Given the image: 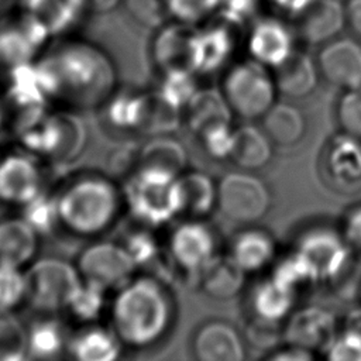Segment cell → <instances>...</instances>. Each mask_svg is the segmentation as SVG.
<instances>
[{
  "instance_id": "obj_3",
  "label": "cell",
  "mask_w": 361,
  "mask_h": 361,
  "mask_svg": "<svg viewBox=\"0 0 361 361\" xmlns=\"http://www.w3.org/2000/svg\"><path fill=\"white\" fill-rule=\"evenodd\" d=\"M59 230L78 238H99L126 212L123 188L109 175L80 171L54 190Z\"/></svg>"
},
{
  "instance_id": "obj_36",
  "label": "cell",
  "mask_w": 361,
  "mask_h": 361,
  "mask_svg": "<svg viewBox=\"0 0 361 361\" xmlns=\"http://www.w3.org/2000/svg\"><path fill=\"white\" fill-rule=\"evenodd\" d=\"M107 293L106 289L82 281L63 313L79 324L99 322L103 313H107L109 309Z\"/></svg>"
},
{
  "instance_id": "obj_1",
  "label": "cell",
  "mask_w": 361,
  "mask_h": 361,
  "mask_svg": "<svg viewBox=\"0 0 361 361\" xmlns=\"http://www.w3.org/2000/svg\"><path fill=\"white\" fill-rule=\"evenodd\" d=\"M37 62L51 103L78 113L97 111L118 86L113 58L87 39L62 37Z\"/></svg>"
},
{
  "instance_id": "obj_18",
  "label": "cell",
  "mask_w": 361,
  "mask_h": 361,
  "mask_svg": "<svg viewBox=\"0 0 361 361\" xmlns=\"http://www.w3.org/2000/svg\"><path fill=\"white\" fill-rule=\"evenodd\" d=\"M292 24L299 42L322 47L347 30L345 3L344 0H312L292 20Z\"/></svg>"
},
{
  "instance_id": "obj_41",
  "label": "cell",
  "mask_w": 361,
  "mask_h": 361,
  "mask_svg": "<svg viewBox=\"0 0 361 361\" xmlns=\"http://www.w3.org/2000/svg\"><path fill=\"white\" fill-rule=\"evenodd\" d=\"M173 21L197 27L219 14L220 0H166Z\"/></svg>"
},
{
  "instance_id": "obj_2",
  "label": "cell",
  "mask_w": 361,
  "mask_h": 361,
  "mask_svg": "<svg viewBox=\"0 0 361 361\" xmlns=\"http://www.w3.org/2000/svg\"><path fill=\"white\" fill-rule=\"evenodd\" d=\"M107 317V324L124 350L148 351L172 331L176 302L172 290L159 276L135 274L113 292Z\"/></svg>"
},
{
  "instance_id": "obj_26",
  "label": "cell",
  "mask_w": 361,
  "mask_h": 361,
  "mask_svg": "<svg viewBox=\"0 0 361 361\" xmlns=\"http://www.w3.org/2000/svg\"><path fill=\"white\" fill-rule=\"evenodd\" d=\"M41 235L21 216L0 219V264L27 268L38 254Z\"/></svg>"
},
{
  "instance_id": "obj_8",
  "label": "cell",
  "mask_w": 361,
  "mask_h": 361,
  "mask_svg": "<svg viewBox=\"0 0 361 361\" xmlns=\"http://www.w3.org/2000/svg\"><path fill=\"white\" fill-rule=\"evenodd\" d=\"M272 207L268 185L252 171L237 168L217 180V209L233 223L255 224Z\"/></svg>"
},
{
  "instance_id": "obj_53",
  "label": "cell",
  "mask_w": 361,
  "mask_h": 361,
  "mask_svg": "<svg viewBox=\"0 0 361 361\" xmlns=\"http://www.w3.org/2000/svg\"><path fill=\"white\" fill-rule=\"evenodd\" d=\"M344 3L347 30H350L354 37L361 39V0H344Z\"/></svg>"
},
{
  "instance_id": "obj_38",
  "label": "cell",
  "mask_w": 361,
  "mask_h": 361,
  "mask_svg": "<svg viewBox=\"0 0 361 361\" xmlns=\"http://www.w3.org/2000/svg\"><path fill=\"white\" fill-rule=\"evenodd\" d=\"M271 276L298 293L300 289L320 282L312 265L296 248L274 261Z\"/></svg>"
},
{
  "instance_id": "obj_45",
  "label": "cell",
  "mask_w": 361,
  "mask_h": 361,
  "mask_svg": "<svg viewBox=\"0 0 361 361\" xmlns=\"http://www.w3.org/2000/svg\"><path fill=\"white\" fill-rule=\"evenodd\" d=\"M336 118L343 133L361 138V85L343 90L336 106Z\"/></svg>"
},
{
  "instance_id": "obj_4",
  "label": "cell",
  "mask_w": 361,
  "mask_h": 361,
  "mask_svg": "<svg viewBox=\"0 0 361 361\" xmlns=\"http://www.w3.org/2000/svg\"><path fill=\"white\" fill-rule=\"evenodd\" d=\"M10 127L21 148L44 162L69 164L85 149L87 131L78 111L44 107L11 118Z\"/></svg>"
},
{
  "instance_id": "obj_21",
  "label": "cell",
  "mask_w": 361,
  "mask_h": 361,
  "mask_svg": "<svg viewBox=\"0 0 361 361\" xmlns=\"http://www.w3.org/2000/svg\"><path fill=\"white\" fill-rule=\"evenodd\" d=\"M149 104V92L137 87L117 89L97 110L100 113L102 124L116 135L131 137L134 134H144Z\"/></svg>"
},
{
  "instance_id": "obj_17",
  "label": "cell",
  "mask_w": 361,
  "mask_h": 361,
  "mask_svg": "<svg viewBox=\"0 0 361 361\" xmlns=\"http://www.w3.org/2000/svg\"><path fill=\"white\" fill-rule=\"evenodd\" d=\"M317 66L327 83L345 90L361 85V39L340 35L319 47Z\"/></svg>"
},
{
  "instance_id": "obj_25",
  "label": "cell",
  "mask_w": 361,
  "mask_h": 361,
  "mask_svg": "<svg viewBox=\"0 0 361 361\" xmlns=\"http://www.w3.org/2000/svg\"><path fill=\"white\" fill-rule=\"evenodd\" d=\"M124 351L109 324L93 322L71 331L66 354L76 361H114Z\"/></svg>"
},
{
  "instance_id": "obj_30",
  "label": "cell",
  "mask_w": 361,
  "mask_h": 361,
  "mask_svg": "<svg viewBox=\"0 0 361 361\" xmlns=\"http://www.w3.org/2000/svg\"><path fill=\"white\" fill-rule=\"evenodd\" d=\"M296 299L298 292L269 275L267 279L255 283L250 293V316L283 324L288 316L295 310Z\"/></svg>"
},
{
  "instance_id": "obj_19",
  "label": "cell",
  "mask_w": 361,
  "mask_h": 361,
  "mask_svg": "<svg viewBox=\"0 0 361 361\" xmlns=\"http://www.w3.org/2000/svg\"><path fill=\"white\" fill-rule=\"evenodd\" d=\"M196 27L169 20L159 28L149 44V56L159 73L193 71V45ZM195 72V71H193Z\"/></svg>"
},
{
  "instance_id": "obj_20",
  "label": "cell",
  "mask_w": 361,
  "mask_h": 361,
  "mask_svg": "<svg viewBox=\"0 0 361 361\" xmlns=\"http://www.w3.org/2000/svg\"><path fill=\"white\" fill-rule=\"evenodd\" d=\"M190 350L199 361H244L247 344L244 334L230 322L212 319L193 333Z\"/></svg>"
},
{
  "instance_id": "obj_51",
  "label": "cell",
  "mask_w": 361,
  "mask_h": 361,
  "mask_svg": "<svg viewBox=\"0 0 361 361\" xmlns=\"http://www.w3.org/2000/svg\"><path fill=\"white\" fill-rule=\"evenodd\" d=\"M310 1L312 0H264V7L267 11L292 21L307 7Z\"/></svg>"
},
{
  "instance_id": "obj_40",
  "label": "cell",
  "mask_w": 361,
  "mask_h": 361,
  "mask_svg": "<svg viewBox=\"0 0 361 361\" xmlns=\"http://www.w3.org/2000/svg\"><path fill=\"white\" fill-rule=\"evenodd\" d=\"M20 214L32 226V228L42 237L59 230L58 212L54 192L45 189L32 200L18 209Z\"/></svg>"
},
{
  "instance_id": "obj_28",
  "label": "cell",
  "mask_w": 361,
  "mask_h": 361,
  "mask_svg": "<svg viewBox=\"0 0 361 361\" xmlns=\"http://www.w3.org/2000/svg\"><path fill=\"white\" fill-rule=\"evenodd\" d=\"M71 331L59 314H37L27 324V360H56L66 354Z\"/></svg>"
},
{
  "instance_id": "obj_5",
  "label": "cell",
  "mask_w": 361,
  "mask_h": 361,
  "mask_svg": "<svg viewBox=\"0 0 361 361\" xmlns=\"http://www.w3.org/2000/svg\"><path fill=\"white\" fill-rule=\"evenodd\" d=\"M123 188L126 212L149 228L162 227L180 216L178 176L149 168H134Z\"/></svg>"
},
{
  "instance_id": "obj_14",
  "label": "cell",
  "mask_w": 361,
  "mask_h": 361,
  "mask_svg": "<svg viewBox=\"0 0 361 361\" xmlns=\"http://www.w3.org/2000/svg\"><path fill=\"white\" fill-rule=\"evenodd\" d=\"M166 251L175 268L197 276L219 255V238L204 219H185L171 230Z\"/></svg>"
},
{
  "instance_id": "obj_54",
  "label": "cell",
  "mask_w": 361,
  "mask_h": 361,
  "mask_svg": "<svg viewBox=\"0 0 361 361\" xmlns=\"http://www.w3.org/2000/svg\"><path fill=\"white\" fill-rule=\"evenodd\" d=\"M87 13H109L116 10L124 0H83Z\"/></svg>"
},
{
  "instance_id": "obj_23",
  "label": "cell",
  "mask_w": 361,
  "mask_h": 361,
  "mask_svg": "<svg viewBox=\"0 0 361 361\" xmlns=\"http://www.w3.org/2000/svg\"><path fill=\"white\" fill-rule=\"evenodd\" d=\"M272 73L278 94L292 102L309 97L322 79L316 58L299 48L286 61L274 68Z\"/></svg>"
},
{
  "instance_id": "obj_50",
  "label": "cell",
  "mask_w": 361,
  "mask_h": 361,
  "mask_svg": "<svg viewBox=\"0 0 361 361\" xmlns=\"http://www.w3.org/2000/svg\"><path fill=\"white\" fill-rule=\"evenodd\" d=\"M340 231L353 252L361 254V203L345 212Z\"/></svg>"
},
{
  "instance_id": "obj_24",
  "label": "cell",
  "mask_w": 361,
  "mask_h": 361,
  "mask_svg": "<svg viewBox=\"0 0 361 361\" xmlns=\"http://www.w3.org/2000/svg\"><path fill=\"white\" fill-rule=\"evenodd\" d=\"M227 254L247 275L255 274L271 267L276 259V241L264 228L244 226L231 237Z\"/></svg>"
},
{
  "instance_id": "obj_42",
  "label": "cell",
  "mask_w": 361,
  "mask_h": 361,
  "mask_svg": "<svg viewBox=\"0 0 361 361\" xmlns=\"http://www.w3.org/2000/svg\"><path fill=\"white\" fill-rule=\"evenodd\" d=\"M234 130L235 127L231 126V121H223L206 127L196 137L209 158L216 161H226L230 159L231 155Z\"/></svg>"
},
{
  "instance_id": "obj_43",
  "label": "cell",
  "mask_w": 361,
  "mask_h": 361,
  "mask_svg": "<svg viewBox=\"0 0 361 361\" xmlns=\"http://www.w3.org/2000/svg\"><path fill=\"white\" fill-rule=\"evenodd\" d=\"M25 268L0 264V307L16 309L25 305Z\"/></svg>"
},
{
  "instance_id": "obj_22",
  "label": "cell",
  "mask_w": 361,
  "mask_h": 361,
  "mask_svg": "<svg viewBox=\"0 0 361 361\" xmlns=\"http://www.w3.org/2000/svg\"><path fill=\"white\" fill-rule=\"evenodd\" d=\"M322 166L327 182L341 192L361 189V138L336 134L323 151Z\"/></svg>"
},
{
  "instance_id": "obj_27",
  "label": "cell",
  "mask_w": 361,
  "mask_h": 361,
  "mask_svg": "<svg viewBox=\"0 0 361 361\" xmlns=\"http://www.w3.org/2000/svg\"><path fill=\"white\" fill-rule=\"evenodd\" d=\"M18 8L44 25L51 38L65 37L87 13L83 0H18Z\"/></svg>"
},
{
  "instance_id": "obj_34",
  "label": "cell",
  "mask_w": 361,
  "mask_h": 361,
  "mask_svg": "<svg viewBox=\"0 0 361 361\" xmlns=\"http://www.w3.org/2000/svg\"><path fill=\"white\" fill-rule=\"evenodd\" d=\"M261 126L272 142L279 147H293L299 144L307 131L306 116L292 100H276L261 117Z\"/></svg>"
},
{
  "instance_id": "obj_7",
  "label": "cell",
  "mask_w": 361,
  "mask_h": 361,
  "mask_svg": "<svg viewBox=\"0 0 361 361\" xmlns=\"http://www.w3.org/2000/svg\"><path fill=\"white\" fill-rule=\"evenodd\" d=\"M27 299L37 314H61L82 283L75 265L59 257L35 258L25 268Z\"/></svg>"
},
{
  "instance_id": "obj_33",
  "label": "cell",
  "mask_w": 361,
  "mask_h": 361,
  "mask_svg": "<svg viewBox=\"0 0 361 361\" xmlns=\"http://www.w3.org/2000/svg\"><path fill=\"white\" fill-rule=\"evenodd\" d=\"M245 279L247 274L228 254H219L197 274L200 289L216 300H227L237 296L243 290Z\"/></svg>"
},
{
  "instance_id": "obj_10",
  "label": "cell",
  "mask_w": 361,
  "mask_h": 361,
  "mask_svg": "<svg viewBox=\"0 0 361 361\" xmlns=\"http://www.w3.org/2000/svg\"><path fill=\"white\" fill-rule=\"evenodd\" d=\"M298 42L292 21L265 10L247 24L243 44L248 58L274 69L293 54Z\"/></svg>"
},
{
  "instance_id": "obj_6",
  "label": "cell",
  "mask_w": 361,
  "mask_h": 361,
  "mask_svg": "<svg viewBox=\"0 0 361 361\" xmlns=\"http://www.w3.org/2000/svg\"><path fill=\"white\" fill-rule=\"evenodd\" d=\"M221 92L233 114L245 121L261 120L278 96L272 69L251 58L227 68Z\"/></svg>"
},
{
  "instance_id": "obj_39",
  "label": "cell",
  "mask_w": 361,
  "mask_h": 361,
  "mask_svg": "<svg viewBox=\"0 0 361 361\" xmlns=\"http://www.w3.org/2000/svg\"><path fill=\"white\" fill-rule=\"evenodd\" d=\"M159 75V83L154 90L169 104L183 111L199 90L197 73L193 71H171Z\"/></svg>"
},
{
  "instance_id": "obj_47",
  "label": "cell",
  "mask_w": 361,
  "mask_h": 361,
  "mask_svg": "<svg viewBox=\"0 0 361 361\" xmlns=\"http://www.w3.org/2000/svg\"><path fill=\"white\" fill-rule=\"evenodd\" d=\"M324 354L331 361H361V331L344 327Z\"/></svg>"
},
{
  "instance_id": "obj_12",
  "label": "cell",
  "mask_w": 361,
  "mask_h": 361,
  "mask_svg": "<svg viewBox=\"0 0 361 361\" xmlns=\"http://www.w3.org/2000/svg\"><path fill=\"white\" fill-rule=\"evenodd\" d=\"M42 159L17 147L0 157V203L23 207L47 189Z\"/></svg>"
},
{
  "instance_id": "obj_29",
  "label": "cell",
  "mask_w": 361,
  "mask_h": 361,
  "mask_svg": "<svg viewBox=\"0 0 361 361\" xmlns=\"http://www.w3.org/2000/svg\"><path fill=\"white\" fill-rule=\"evenodd\" d=\"M188 149L173 134L149 135L135 149V168L158 169L179 176L188 169Z\"/></svg>"
},
{
  "instance_id": "obj_13",
  "label": "cell",
  "mask_w": 361,
  "mask_h": 361,
  "mask_svg": "<svg viewBox=\"0 0 361 361\" xmlns=\"http://www.w3.org/2000/svg\"><path fill=\"white\" fill-rule=\"evenodd\" d=\"M245 27L221 16L200 24L195 30L193 71L197 75H210L228 68L240 42H244Z\"/></svg>"
},
{
  "instance_id": "obj_32",
  "label": "cell",
  "mask_w": 361,
  "mask_h": 361,
  "mask_svg": "<svg viewBox=\"0 0 361 361\" xmlns=\"http://www.w3.org/2000/svg\"><path fill=\"white\" fill-rule=\"evenodd\" d=\"M180 195V216L204 219L217 209V180L209 173L193 169L178 176Z\"/></svg>"
},
{
  "instance_id": "obj_9",
  "label": "cell",
  "mask_w": 361,
  "mask_h": 361,
  "mask_svg": "<svg viewBox=\"0 0 361 361\" xmlns=\"http://www.w3.org/2000/svg\"><path fill=\"white\" fill-rule=\"evenodd\" d=\"M75 265L83 281L114 292L138 274V267L118 240L93 238L79 252Z\"/></svg>"
},
{
  "instance_id": "obj_31",
  "label": "cell",
  "mask_w": 361,
  "mask_h": 361,
  "mask_svg": "<svg viewBox=\"0 0 361 361\" xmlns=\"http://www.w3.org/2000/svg\"><path fill=\"white\" fill-rule=\"evenodd\" d=\"M274 145L262 126L244 123L234 130V142L228 161L240 169L255 172L272 161Z\"/></svg>"
},
{
  "instance_id": "obj_15",
  "label": "cell",
  "mask_w": 361,
  "mask_h": 361,
  "mask_svg": "<svg viewBox=\"0 0 361 361\" xmlns=\"http://www.w3.org/2000/svg\"><path fill=\"white\" fill-rule=\"evenodd\" d=\"M293 248L307 259L320 282L334 281L353 259V250L341 231L329 226L305 228L298 235Z\"/></svg>"
},
{
  "instance_id": "obj_11",
  "label": "cell",
  "mask_w": 361,
  "mask_h": 361,
  "mask_svg": "<svg viewBox=\"0 0 361 361\" xmlns=\"http://www.w3.org/2000/svg\"><path fill=\"white\" fill-rule=\"evenodd\" d=\"M51 35L34 17L17 8L0 17V68L34 62L47 49Z\"/></svg>"
},
{
  "instance_id": "obj_35",
  "label": "cell",
  "mask_w": 361,
  "mask_h": 361,
  "mask_svg": "<svg viewBox=\"0 0 361 361\" xmlns=\"http://www.w3.org/2000/svg\"><path fill=\"white\" fill-rule=\"evenodd\" d=\"M233 116L221 89L214 87H199L183 109V123L195 135L212 124L231 121Z\"/></svg>"
},
{
  "instance_id": "obj_55",
  "label": "cell",
  "mask_w": 361,
  "mask_h": 361,
  "mask_svg": "<svg viewBox=\"0 0 361 361\" xmlns=\"http://www.w3.org/2000/svg\"><path fill=\"white\" fill-rule=\"evenodd\" d=\"M10 121H11V117H10L8 107H7L3 96L0 94V134L4 131V128L7 126H10Z\"/></svg>"
},
{
  "instance_id": "obj_16",
  "label": "cell",
  "mask_w": 361,
  "mask_h": 361,
  "mask_svg": "<svg viewBox=\"0 0 361 361\" xmlns=\"http://www.w3.org/2000/svg\"><path fill=\"white\" fill-rule=\"evenodd\" d=\"M338 333L336 314L319 305L295 309L282 326V340L314 354L326 353Z\"/></svg>"
},
{
  "instance_id": "obj_49",
  "label": "cell",
  "mask_w": 361,
  "mask_h": 361,
  "mask_svg": "<svg viewBox=\"0 0 361 361\" xmlns=\"http://www.w3.org/2000/svg\"><path fill=\"white\" fill-rule=\"evenodd\" d=\"M264 7V0H220L219 16L241 25L247 27V24L261 14V8Z\"/></svg>"
},
{
  "instance_id": "obj_37",
  "label": "cell",
  "mask_w": 361,
  "mask_h": 361,
  "mask_svg": "<svg viewBox=\"0 0 361 361\" xmlns=\"http://www.w3.org/2000/svg\"><path fill=\"white\" fill-rule=\"evenodd\" d=\"M27 360V324L16 309L0 307V361Z\"/></svg>"
},
{
  "instance_id": "obj_46",
  "label": "cell",
  "mask_w": 361,
  "mask_h": 361,
  "mask_svg": "<svg viewBox=\"0 0 361 361\" xmlns=\"http://www.w3.org/2000/svg\"><path fill=\"white\" fill-rule=\"evenodd\" d=\"M123 4L135 23L151 30L171 20L166 0H124Z\"/></svg>"
},
{
  "instance_id": "obj_44",
  "label": "cell",
  "mask_w": 361,
  "mask_h": 361,
  "mask_svg": "<svg viewBox=\"0 0 361 361\" xmlns=\"http://www.w3.org/2000/svg\"><path fill=\"white\" fill-rule=\"evenodd\" d=\"M118 241L127 248L138 268L151 264L159 255V245L151 234V228L137 221L135 228L128 231L124 238Z\"/></svg>"
},
{
  "instance_id": "obj_52",
  "label": "cell",
  "mask_w": 361,
  "mask_h": 361,
  "mask_svg": "<svg viewBox=\"0 0 361 361\" xmlns=\"http://www.w3.org/2000/svg\"><path fill=\"white\" fill-rule=\"evenodd\" d=\"M264 358L268 361H312L316 358V354L298 345L285 343L283 347H275L274 350L268 351Z\"/></svg>"
},
{
  "instance_id": "obj_48",
  "label": "cell",
  "mask_w": 361,
  "mask_h": 361,
  "mask_svg": "<svg viewBox=\"0 0 361 361\" xmlns=\"http://www.w3.org/2000/svg\"><path fill=\"white\" fill-rule=\"evenodd\" d=\"M250 324L247 326V333L244 334L252 345L258 348H267L268 351L274 350L278 344V340L282 338V323H272L250 316Z\"/></svg>"
}]
</instances>
